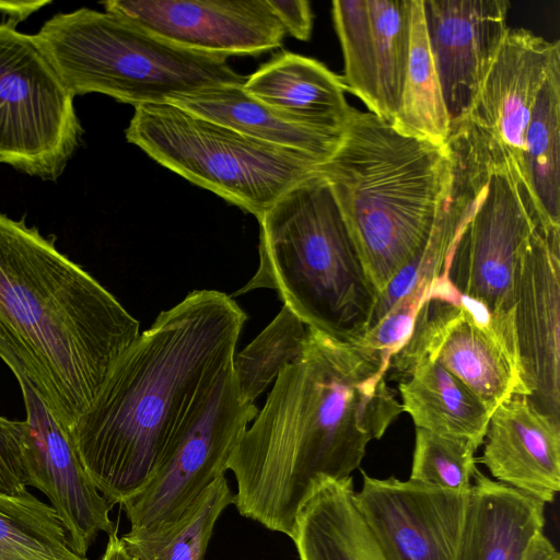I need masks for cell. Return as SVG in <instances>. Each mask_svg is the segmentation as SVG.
I'll list each match as a JSON object with an SVG mask.
<instances>
[{
    "label": "cell",
    "instance_id": "6da1fadb",
    "mask_svg": "<svg viewBox=\"0 0 560 560\" xmlns=\"http://www.w3.org/2000/svg\"><path fill=\"white\" fill-rule=\"evenodd\" d=\"M387 368L381 353L307 327L301 358L278 375L230 458L238 513L291 537L315 482L351 477L404 412Z\"/></svg>",
    "mask_w": 560,
    "mask_h": 560
},
{
    "label": "cell",
    "instance_id": "4fadbf2b",
    "mask_svg": "<svg viewBox=\"0 0 560 560\" xmlns=\"http://www.w3.org/2000/svg\"><path fill=\"white\" fill-rule=\"evenodd\" d=\"M102 5L178 47L226 59L273 50L287 34L268 0H108Z\"/></svg>",
    "mask_w": 560,
    "mask_h": 560
},
{
    "label": "cell",
    "instance_id": "4316f807",
    "mask_svg": "<svg viewBox=\"0 0 560 560\" xmlns=\"http://www.w3.org/2000/svg\"><path fill=\"white\" fill-rule=\"evenodd\" d=\"M0 560H86L75 553L56 512L28 490L0 494Z\"/></svg>",
    "mask_w": 560,
    "mask_h": 560
},
{
    "label": "cell",
    "instance_id": "277c9868",
    "mask_svg": "<svg viewBox=\"0 0 560 560\" xmlns=\"http://www.w3.org/2000/svg\"><path fill=\"white\" fill-rule=\"evenodd\" d=\"M448 168L446 145L353 107L337 148L318 165L378 295L425 248Z\"/></svg>",
    "mask_w": 560,
    "mask_h": 560
},
{
    "label": "cell",
    "instance_id": "ac0fdd59",
    "mask_svg": "<svg viewBox=\"0 0 560 560\" xmlns=\"http://www.w3.org/2000/svg\"><path fill=\"white\" fill-rule=\"evenodd\" d=\"M477 462L491 476L541 502L560 490V421L528 397L514 396L491 413Z\"/></svg>",
    "mask_w": 560,
    "mask_h": 560
},
{
    "label": "cell",
    "instance_id": "30bf717a",
    "mask_svg": "<svg viewBox=\"0 0 560 560\" xmlns=\"http://www.w3.org/2000/svg\"><path fill=\"white\" fill-rule=\"evenodd\" d=\"M540 225L522 170L505 151L451 250L447 281L491 314L513 311L518 270Z\"/></svg>",
    "mask_w": 560,
    "mask_h": 560
},
{
    "label": "cell",
    "instance_id": "484cf974",
    "mask_svg": "<svg viewBox=\"0 0 560 560\" xmlns=\"http://www.w3.org/2000/svg\"><path fill=\"white\" fill-rule=\"evenodd\" d=\"M400 133L446 145L451 132L427 37L423 0H412L408 67L397 115L390 122Z\"/></svg>",
    "mask_w": 560,
    "mask_h": 560
},
{
    "label": "cell",
    "instance_id": "ba28073f",
    "mask_svg": "<svg viewBox=\"0 0 560 560\" xmlns=\"http://www.w3.org/2000/svg\"><path fill=\"white\" fill-rule=\"evenodd\" d=\"M438 363L490 410L530 397L518 352L514 313H489L460 295L444 276L420 304L405 343L390 355L387 375L398 383L415 364Z\"/></svg>",
    "mask_w": 560,
    "mask_h": 560
},
{
    "label": "cell",
    "instance_id": "f1b7e54d",
    "mask_svg": "<svg viewBox=\"0 0 560 560\" xmlns=\"http://www.w3.org/2000/svg\"><path fill=\"white\" fill-rule=\"evenodd\" d=\"M306 332L305 324L283 304L271 323L234 354L232 371L243 400L254 404L282 370L301 358Z\"/></svg>",
    "mask_w": 560,
    "mask_h": 560
},
{
    "label": "cell",
    "instance_id": "2e32d148",
    "mask_svg": "<svg viewBox=\"0 0 560 560\" xmlns=\"http://www.w3.org/2000/svg\"><path fill=\"white\" fill-rule=\"evenodd\" d=\"M513 313L529 399L560 421V230H536L518 270Z\"/></svg>",
    "mask_w": 560,
    "mask_h": 560
},
{
    "label": "cell",
    "instance_id": "44dd1931",
    "mask_svg": "<svg viewBox=\"0 0 560 560\" xmlns=\"http://www.w3.org/2000/svg\"><path fill=\"white\" fill-rule=\"evenodd\" d=\"M354 493L352 476L315 482L290 537L299 560H386L357 509Z\"/></svg>",
    "mask_w": 560,
    "mask_h": 560
},
{
    "label": "cell",
    "instance_id": "f546056e",
    "mask_svg": "<svg viewBox=\"0 0 560 560\" xmlns=\"http://www.w3.org/2000/svg\"><path fill=\"white\" fill-rule=\"evenodd\" d=\"M331 12L343 55L341 80L345 89L375 114V52L366 0H335Z\"/></svg>",
    "mask_w": 560,
    "mask_h": 560
},
{
    "label": "cell",
    "instance_id": "d6a6232c",
    "mask_svg": "<svg viewBox=\"0 0 560 560\" xmlns=\"http://www.w3.org/2000/svg\"><path fill=\"white\" fill-rule=\"evenodd\" d=\"M27 487L24 422L0 416V494L21 495Z\"/></svg>",
    "mask_w": 560,
    "mask_h": 560
},
{
    "label": "cell",
    "instance_id": "d6986e66",
    "mask_svg": "<svg viewBox=\"0 0 560 560\" xmlns=\"http://www.w3.org/2000/svg\"><path fill=\"white\" fill-rule=\"evenodd\" d=\"M243 89L293 121L342 133L351 113L341 77L324 63L290 51L275 56Z\"/></svg>",
    "mask_w": 560,
    "mask_h": 560
},
{
    "label": "cell",
    "instance_id": "4dcf8cb0",
    "mask_svg": "<svg viewBox=\"0 0 560 560\" xmlns=\"http://www.w3.org/2000/svg\"><path fill=\"white\" fill-rule=\"evenodd\" d=\"M478 447L467 439L416 428L409 479L455 491H469Z\"/></svg>",
    "mask_w": 560,
    "mask_h": 560
},
{
    "label": "cell",
    "instance_id": "7402d4cb",
    "mask_svg": "<svg viewBox=\"0 0 560 560\" xmlns=\"http://www.w3.org/2000/svg\"><path fill=\"white\" fill-rule=\"evenodd\" d=\"M166 103L256 140L298 150L324 162L342 133L304 126L261 103L243 84H222L171 97Z\"/></svg>",
    "mask_w": 560,
    "mask_h": 560
},
{
    "label": "cell",
    "instance_id": "8992f818",
    "mask_svg": "<svg viewBox=\"0 0 560 560\" xmlns=\"http://www.w3.org/2000/svg\"><path fill=\"white\" fill-rule=\"evenodd\" d=\"M73 96L135 107L222 84H244L224 57L178 47L106 11L57 13L33 35Z\"/></svg>",
    "mask_w": 560,
    "mask_h": 560
},
{
    "label": "cell",
    "instance_id": "52a82bcc",
    "mask_svg": "<svg viewBox=\"0 0 560 560\" xmlns=\"http://www.w3.org/2000/svg\"><path fill=\"white\" fill-rule=\"evenodd\" d=\"M128 142L162 166L255 215L316 173L318 159L162 103L135 107Z\"/></svg>",
    "mask_w": 560,
    "mask_h": 560
},
{
    "label": "cell",
    "instance_id": "7c38bea8",
    "mask_svg": "<svg viewBox=\"0 0 560 560\" xmlns=\"http://www.w3.org/2000/svg\"><path fill=\"white\" fill-rule=\"evenodd\" d=\"M361 472L354 502L386 560H456L470 490Z\"/></svg>",
    "mask_w": 560,
    "mask_h": 560
},
{
    "label": "cell",
    "instance_id": "3957f363",
    "mask_svg": "<svg viewBox=\"0 0 560 560\" xmlns=\"http://www.w3.org/2000/svg\"><path fill=\"white\" fill-rule=\"evenodd\" d=\"M139 322L24 220L0 212V358L69 432Z\"/></svg>",
    "mask_w": 560,
    "mask_h": 560
},
{
    "label": "cell",
    "instance_id": "7a4b0ae2",
    "mask_svg": "<svg viewBox=\"0 0 560 560\" xmlns=\"http://www.w3.org/2000/svg\"><path fill=\"white\" fill-rule=\"evenodd\" d=\"M246 318L228 294L195 290L161 312L113 364L69 430L110 506L143 490L232 369Z\"/></svg>",
    "mask_w": 560,
    "mask_h": 560
},
{
    "label": "cell",
    "instance_id": "603a6c76",
    "mask_svg": "<svg viewBox=\"0 0 560 560\" xmlns=\"http://www.w3.org/2000/svg\"><path fill=\"white\" fill-rule=\"evenodd\" d=\"M402 410L416 428L483 443L491 412L457 377L438 363L422 361L398 383Z\"/></svg>",
    "mask_w": 560,
    "mask_h": 560
},
{
    "label": "cell",
    "instance_id": "cb8c5ba5",
    "mask_svg": "<svg viewBox=\"0 0 560 560\" xmlns=\"http://www.w3.org/2000/svg\"><path fill=\"white\" fill-rule=\"evenodd\" d=\"M522 172L546 230H560V60L552 66L524 138Z\"/></svg>",
    "mask_w": 560,
    "mask_h": 560
},
{
    "label": "cell",
    "instance_id": "9c48e42d",
    "mask_svg": "<svg viewBox=\"0 0 560 560\" xmlns=\"http://www.w3.org/2000/svg\"><path fill=\"white\" fill-rule=\"evenodd\" d=\"M63 84L33 35L0 23V163L55 180L83 129Z\"/></svg>",
    "mask_w": 560,
    "mask_h": 560
},
{
    "label": "cell",
    "instance_id": "836d02e7",
    "mask_svg": "<svg viewBox=\"0 0 560 560\" xmlns=\"http://www.w3.org/2000/svg\"><path fill=\"white\" fill-rule=\"evenodd\" d=\"M287 34L308 40L313 28V12L306 0H268Z\"/></svg>",
    "mask_w": 560,
    "mask_h": 560
},
{
    "label": "cell",
    "instance_id": "8fae6325",
    "mask_svg": "<svg viewBox=\"0 0 560 560\" xmlns=\"http://www.w3.org/2000/svg\"><path fill=\"white\" fill-rule=\"evenodd\" d=\"M258 410L242 399L232 369L214 385L143 490L121 504L130 529L177 520L229 469L230 458Z\"/></svg>",
    "mask_w": 560,
    "mask_h": 560
},
{
    "label": "cell",
    "instance_id": "1f68e13d",
    "mask_svg": "<svg viewBox=\"0 0 560 560\" xmlns=\"http://www.w3.org/2000/svg\"><path fill=\"white\" fill-rule=\"evenodd\" d=\"M420 304L416 296L405 295L354 343L389 360L410 336Z\"/></svg>",
    "mask_w": 560,
    "mask_h": 560
},
{
    "label": "cell",
    "instance_id": "d4e9b609",
    "mask_svg": "<svg viewBox=\"0 0 560 560\" xmlns=\"http://www.w3.org/2000/svg\"><path fill=\"white\" fill-rule=\"evenodd\" d=\"M231 504L234 493L222 476L174 522L130 529L120 538L136 560H203L215 523Z\"/></svg>",
    "mask_w": 560,
    "mask_h": 560
},
{
    "label": "cell",
    "instance_id": "5b68a950",
    "mask_svg": "<svg viewBox=\"0 0 560 560\" xmlns=\"http://www.w3.org/2000/svg\"><path fill=\"white\" fill-rule=\"evenodd\" d=\"M259 224L257 271L234 295L277 290L306 327L342 341L360 340L378 294L326 180L316 172L300 182Z\"/></svg>",
    "mask_w": 560,
    "mask_h": 560
},
{
    "label": "cell",
    "instance_id": "9a60e30c",
    "mask_svg": "<svg viewBox=\"0 0 560 560\" xmlns=\"http://www.w3.org/2000/svg\"><path fill=\"white\" fill-rule=\"evenodd\" d=\"M508 0H423L451 129L464 121L510 28Z\"/></svg>",
    "mask_w": 560,
    "mask_h": 560
},
{
    "label": "cell",
    "instance_id": "83f0119b",
    "mask_svg": "<svg viewBox=\"0 0 560 560\" xmlns=\"http://www.w3.org/2000/svg\"><path fill=\"white\" fill-rule=\"evenodd\" d=\"M374 42L377 117L398 113L410 50L412 0H366Z\"/></svg>",
    "mask_w": 560,
    "mask_h": 560
},
{
    "label": "cell",
    "instance_id": "e575fe53",
    "mask_svg": "<svg viewBox=\"0 0 560 560\" xmlns=\"http://www.w3.org/2000/svg\"><path fill=\"white\" fill-rule=\"evenodd\" d=\"M49 1H3L0 0V13L8 18L7 21L18 25L21 21L27 19L31 14L42 9Z\"/></svg>",
    "mask_w": 560,
    "mask_h": 560
},
{
    "label": "cell",
    "instance_id": "ffe728a7",
    "mask_svg": "<svg viewBox=\"0 0 560 560\" xmlns=\"http://www.w3.org/2000/svg\"><path fill=\"white\" fill-rule=\"evenodd\" d=\"M545 503L476 469L456 560H524Z\"/></svg>",
    "mask_w": 560,
    "mask_h": 560
},
{
    "label": "cell",
    "instance_id": "5bb4252c",
    "mask_svg": "<svg viewBox=\"0 0 560 560\" xmlns=\"http://www.w3.org/2000/svg\"><path fill=\"white\" fill-rule=\"evenodd\" d=\"M18 383L26 410L23 422L28 487L47 497L71 549L86 558L101 532L109 535L117 528L109 517L110 505L86 474L69 432L25 381Z\"/></svg>",
    "mask_w": 560,
    "mask_h": 560
},
{
    "label": "cell",
    "instance_id": "d590c367",
    "mask_svg": "<svg viewBox=\"0 0 560 560\" xmlns=\"http://www.w3.org/2000/svg\"><path fill=\"white\" fill-rule=\"evenodd\" d=\"M100 560H136L118 536L117 528L108 535L105 551Z\"/></svg>",
    "mask_w": 560,
    "mask_h": 560
},
{
    "label": "cell",
    "instance_id": "e0dca14e",
    "mask_svg": "<svg viewBox=\"0 0 560 560\" xmlns=\"http://www.w3.org/2000/svg\"><path fill=\"white\" fill-rule=\"evenodd\" d=\"M558 60L559 40L509 28L465 119L511 152L521 170L535 102Z\"/></svg>",
    "mask_w": 560,
    "mask_h": 560
}]
</instances>
